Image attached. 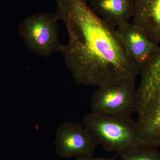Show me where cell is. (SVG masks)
<instances>
[{
    "mask_svg": "<svg viewBox=\"0 0 160 160\" xmlns=\"http://www.w3.org/2000/svg\"><path fill=\"white\" fill-rule=\"evenodd\" d=\"M116 29L123 47L140 72L159 45L153 42L142 29L133 23H128Z\"/></svg>",
    "mask_w": 160,
    "mask_h": 160,
    "instance_id": "52a82bcc",
    "label": "cell"
},
{
    "mask_svg": "<svg viewBox=\"0 0 160 160\" xmlns=\"http://www.w3.org/2000/svg\"><path fill=\"white\" fill-rule=\"evenodd\" d=\"M135 112L140 137L160 148V45L140 72Z\"/></svg>",
    "mask_w": 160,
    "mask_h": 160,
    "instance_id": "7a4b0ae2",
    "label": "cell"
},
{
    "mask_svg": "<svg viewBox=\"0 0 160 160\" xmlns=\"http://www.w3.org/2000/svg\"><path fill=\"white\" fill-rule=\"evenodd\" d=\"M133 23L160 45V0H135Z\"/></svg>",
    "mask_w": 160,
    "mask_h": 160,
    "instance_id": "9c48e42d",
    "label": "cell"
},
{
    "mask_svg": "<svg viewBox=\"0 0 160 160\" xmlns=\"http://www.w3.org/2000/svg\"><path fill=\"white\" fill-rule=\"evenodd\" d=\"M58 21L56 12H36L25 18L20 23L18 32L26 48L46 58L62 52L64 45L59 40Z\"/></svg>",
    "mask_w": 160,
    "mask_h": 160,
    "instance_id": "277c9868",
    "label": "cell"
},
{
    "mask_svg": "<svg viewBox=\"0 0 160 160\" xmlns=\"http://www.w3.org/2000/svg\"><path fill=\"white\" fill-rule=\"evenodd\" d=\"M86 1H90V0H86Z\"/></svg>",
    "mask_w": 160,
    "mask_h": 160,
    "instance_id": "7c38bea8",
    "label": "cell"
},
{
    "mask_svg": "<svg viewBox=\"0 0 160 160\" xmlns=\"http://www.w3.org/2000/svg\"><path fill=\"white\" fill-rule=\"evenodd\" d=\"M54 144L56 153L63 159L92 156L98 145L83 124L70 122L58 127Z\"/></svg>",
    "mask_w": 160,
    "mask_h": 160,
    "instance_id": "8992f818",
    "label": "cell"
},
{
    "mask_svg": "<svg viewBox=\"0 0 160 160\" xmlns=\"http://www.w3.org/2000/svg\"><path fill=\"white\" fill-rule=\"evenodd\" d=\"M137 98L135 79L99 86L92 97V112L104 116L131 117L135 112Z\"/></svg>",
    "mask_w": 160,
    "mask_h": 160,
    "instance_id": "5b68a950",
    "label": "cell"
},
{
    "mask_svg": "<svg viewBox=\"0 0 160 160\" xmlns=\"http://www.w3.org/2000/svg\"><path fill=\"white\" fill-rule=\"evenodd\" d=\"M89 6L109 25L118 28L129 23L135 11V0H90Z\"/></svg>",
    "mask_w": 160,
    "mask_h": 160,
    "instance_id": "ba28073f",
    "label": "cell"
},
{
    "mask_svg": "<svg viewBox=\"0 0 160 160\" xmlns=\"http://www.w3.org/2000/svg\"><path fill=\"white\" fill-rule=\"evenodd\" d=\"M120 156V160H160L159 150L150 146L134 148Z\"/></svg>",
    "mask_w": 160,
    "mask_h": 160,
    "instance_id": "30bf717a",
    "label": "cell"
},
{
    "mask_svg": "<svg viewBox=\"0 0 160 160\" xmlns=\"http://www.w3.org/2000/svg\"><path fill=\"white\" fill-rule=\"evenodd\" d=\"M75 160H115L114 158H106L103 157H93L92 156H84L77 157Z\"/></svg>",
    "mask_w": 160,
    "mask_h": 160,
    "instance_id": "8fae6325",
    "label": "cell"
},
{
    "mask_svg": "<svg viewBox=\"0 0 160 160\" xmlns=\"http://www.w3.org/2000/svg\"><path fill=\"white\" fill-rule=\"evenodd\" d=\"M56 2V13L69 36L62 52L77 84L98 87L136 80L139 69L123 47L116 28L98 16L86 0Z\"/></svg>",
    "mask_w": 160,
    "mask_h": 160,
    "instance_id": "6da1fadb",
    "label": "cell"
},
{
    "mask_svg": "<svg viewBox=\"0 0 160 160\" xmlns=\"http://www.w3.org/2000/svg\"><path fill=\"white\" fill-rule=\"evenodd\" d=\"M82 122L106 151L120 155L137 147H153L140 137L136 122L132 117L104 116L91 112L85 116Z\"/></svg>",
    "mask_w": 160,
    "mask_h": 160,
    "instance_id": "3957f363",
    "label": "cell"
}]
</instances>
